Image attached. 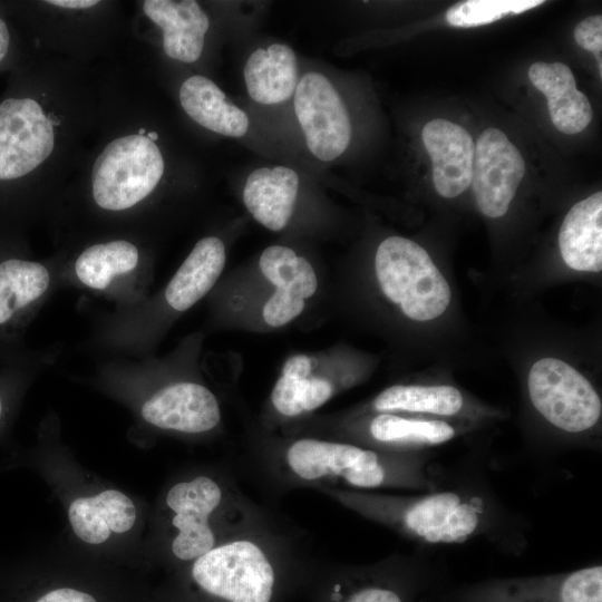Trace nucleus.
Instances as JSON below:
<instances>
[{
	"instance_id": "9",
	"label": "nucleus",
	"mask_w": 602,
	"mask_h": 602,
	"mask_svg": "<svg viewBox=\"0 0 602 602\" xmlns=\"http://www.w3.org/2000/svg\"><path fill=\"white\" fill-rule=\"evenodd\" d=\"M164 159L147 136L129 135L109 143L93 167L91 197L104 212L134 210L156 188Z\"/></svg>"
},
{
	"instance_id": "14",
	"label": "nucleus",
	"mask_w": 602,
	"mask_h": 602,
	"mask_svg": "<svg viewBox=\"0 0 602 602\" xmlns=\"http://www.w3.org/2000/svg\"><path fill=\"white\" fill-rule=\"evenodd\" d=\"M259 266L274 287L263 308V319L270 327L285 326L303 311L305 300L315 293V271L307 259L283 245L266 247Z\"/></svg>"
},
{
	"instance_id": "4",
	"label": "nucleus",
	"mask_w": 602,
	"mask_h": 602,
	"mask_svg": "<svg viewBox=\"0 0 602 602\" xmlns=\"http://www.w3.org/2000/svg\"><path fill=\"white\" fill-rule=\"evenodd\" d=\"M173 531L169 551L191 563L244 526L263 506L227 476L200 474L175 483L165 495Z\"/></svg>"
},
{
	"instance_id": "26",
	"label": "nucleus",
	"mask_w": 602,
	"mask_h": 602,
	"mask_svg": "<svg viewBox=\"0 0 602 602\" xmlns=\"http://www.w3.org/2000/svg\"><path fill=\"white\" fill-rule=\"evenodd\" d=\"M61 353V346L31 349L22 357L0 363V431L6 427L16 404L35 377L54 365Z\"/></svg>"
},
{
	"instance_id": "31",
	"label": "nucleus",
	"mask_w": 602,
	"mask_h": 602,
	"mask_svg": "<svg viewBox=\"0 0 602 602\" xmlns=\"http://www.w3.org/2000/svg\"><path fill=\"white\" fill-rule=\"evenodd\" d=\"M46 2L68 9H86L98 3V1L95 0H49Z\"/></svg>"
},
{
	"instance_id": "33",
	"label": "nucleus",
	"mask_w": 602,
	"mask_h": 602,
	"mask_svg": "<svg viewBox=\"0 0 602 602\" xmlns=\"http://www.w3.org/2000/svg\"><path fill=\"white\" fill-rule=\"evenodd\" d=\"M144 134H145V129L140 128L139 132H138V135L144 136Z\"/></svg>"
},
{
	"instance_id": "32",
	"label": "nucleus",
	"mask_w": 602,
	"mask_h": 602,
	"mask_svg": "<svg viewBox=\"0 0 602 602\" xmlns=\"http://www.w3.org/2000/svg\"><path fill=\"white\" fill-rule=\"evenodd\" d=\"M147 137L151 139V140H154V139H157L158 135L154 132H151L148 133Z\"/></svg>"
},
{
	"instance_id": "1",
	"label": "nucleus",
	"mask_w": 602,
	"mask_h": 602,
	"mask_svg": "<svg viewBox=\"0 0 602 602\" xmlns=\"http://www.w3.org/2000/svg\"><path fill=\"white\" fill-rule=\"evenodd\" d=\"M318 492L361 517L421 545L487 540L517 552L524 524L487 488L460 485L410 495L320 487Z\"/></svg>"
},
{
	"instance_id": "12",
	"label": "nucleus",
	"mask_w": 602,
	"mask_h": 602,
	"mask_svg": "<svg viewBox=\"0 0 602 602\" xmlns=\"http://www.w3.org/2000/svg\"><path fill=\"white\" fill-rule=\"evenodd\" d=\"M294 111L310 152L323 162L340 156L351 138V123L342 98L330 80L308 72L298 81Z\"/></svg>"
},
{
	"instance_id": "11",
	"label": "nucleus",
	"mask_w": 602,
	"mask_h": 602,
	"mask_svg": "<svg viewBox=\"0 0 602 602\" xmlns=\"http://www.w3.org/2000/svg\"><path fill=\"white\" fill-rule=\"evenodd\" d=\"M534 409L566 434H585L601 419L602 402L592 383L576 369L556 358H543L527 377Z\"/></svg>"
},
{
	"instance_id": "17",
	"label": "nucleus",
	"mask_w": 602,
	"mask_h": 602,
	"mask_svg": "<svg viewBox=\"0 0 602 602\" xmlns=\"http://www.w3.org/2000/svg\"><path fill=\"white\" fill-rule=\"evenodd\" d=\"M312 367V359L301 353L284 362L270 395L273 417L297 419L319 409L332 398L336 385L329 378L314 375Z\"/></svg>"
},
{
	"instance_id": "2",
	"label": "nucleus",
	"mask_w": 602,
	"mask_h": 602,
	"mask_svg": "<svg viewBox=\"0 0 602 602\" xmlns=\"http://www.w3.org/2000/svg\"><path fill=\"white\" fill-rule=\"evenodd\" d=\"M255 463L280 488L421 493L440 486L425 453L379 450L341 439L303 436L272 443Z\"/></svg>"
},
{
	"instance_id": "22",
	"label": "nucleus",
	"mask_w": 602,
	"mask_h": 602,
	"mask_svg": "<svg viewBox=\"0 0 602 602\" xmlns=\"http://www.w3.org/2000/svg\"><path fill=\"white\" fill-rule=\"evenodd\" d=\"M74 533L84 542L100 544L111 532L129 531L136 520L132 499L116 489H106L91 497L75 499L68 509Z\"/></svg>"
},
{
	"instance_id": "3",
	"label": "nucleus",
	"mask_w": 602,
	"mask_h": 602,
	"mask_svg": "<svg viewBox=\"0 0 602 602\" xmlns=\"http://www.w3.org/2000/svg\"><path fill=\"white\" fill-rule=\"evenodd\" d=\"M172 361L110 357L98 365L97 378L109 387L144 391L139 418L148 426L183 435H206L221 424L220 402L203 382L171 377Z\"/></svg>"
},
{
	"instance_id": "18",
	"label": "nucleus",
	"mask_w": 602,
	"mask_h": 602,
	"mask_svg": "<svg viewBox=\"0 0 602 602\" xmlns=\"http://www.w3.org/2000/svg\"><path fill=\"white\" fill-rule=\"evenodd\" d=\"M143 9L163 30V47L168 57L183 62L200 58L210 21L196 1L147 0Z\"/></svg>"
},
{
	"instance_id": "25",
	"label": "nucleus",
	"mask_w": 602,
	"mask_h": 602,
	"mask_svg": "<svg viewBox=\"0 0 602 602\" xmlns=\"http://www.w3.org/2000/svg\"><path fill=\"white\" fill-rule=\"evenodd\" d=\"M463 394L449 385H394L371 401L372 412H398L433 418L455 417L465 411Z\"/></svg>"
},
{
	"instance_id": "15",
	"label": "nucleus",
	"mask_w": 602,
	"mask_h": 602,
	"mask_svg": "<svg viewBox=\"0 0 602 602\" xmlns=\"http://www.w3.org/2000/svg\"><path fill=\"white\" fill-rule=\"evenodd\" d=\"M350 426L353 438L346 441L400 453H423L458 435L456 426L446 419L398 412H373L367 420Z\"/></svg>"
},
{
	"instance_id": "13",
	"label": "nucleus",
	"mask_w": 602,
	"mask_h": 602,
	"mask_svg": "<svg viewBox=\"0 0 602 602\" xmlns=\"http://www.w3.org/2000/svg\"><path fill=\"white\" fill-rule=\"evenodd\" d=\"M525 169L508 137L497 128L485 129L474 146L470 183L479 211L492 219L505 215Z\"/></svg>"
},
{
	"instance_id": "8",
	"label": "nucleus",
	"mask_w": 602,
	"mask_h": 602,
	"mask_svg": "<svg viewBox=\"0 0 602 602\" xmlns=\"http://www.w3.org/2000/svg\"><path fill=\"white\" fill-rule=\"evenodd\" d=\"M375 271L382 293L411 320L436 319L449 305L448 282L426 250L409 239H385L376 252Z\"/></svg>"
},
{
	"instance_id": "16",
	"label": "nucleus",
	"mask_w": 602,
	"mask_h": 602,
	"mask_svg": "<svg viewBox=\"0 0 602 602\" xmlns=\"http://www.w3.org/2000/svg\"><path fill=\"white\" fill-rule=\"evenodd\" d=\"M423 143L433 163V181L439 195L453 198L472 183L474 143L462 126L446 119L428 122Z\"/></svg>"
},
{
	"instance_id": "21",
	"label": "nucleus",
	"mask_w": 602,
	"mask_h": 602,
	"mask_svg": "<svg viewBox=\"0 0 602 602\" xmlns=\"http://www.w3.org/2000/svg\"><path fill=\"white\" fill-rule=\"evenodd\" d=\"M559 245L565 264L583 272L602 269V193L596 192L574 204L559 233Z\"/></svg>"
},
{
	"instance_id": "7",
	"label": "nucleus",
	"mask_w": 602,
	"mask_h": 602,
	"mask_svg": "<svg viewBox=\"0 0 602 602\" xmlns=\"http://www.w3.org/2000/svg\"><path fill=\"white\" fill-rule=\"evenodd\" d=\"M152 260L140 246L126 239H110L84 246L64 256L62 289L71 288L129 308L149 295Z\"/></svg>"
},
{
	"instance_id": "30",
	"label": "nucleus",
	"mask_w": 602,
	"mask_h": 602,
	"mask_svg": "<svg viewBox=\"0 0 602 602\" xmlns=\"http://www.w3.org/2000/svg\"><path fill=\"white\" fill-rule=\"evenodd\" d=\"M11 47V33L8 23L0 17V66L8 57Z\"/></svg>"
},
{
	"instance_id": "5",
	"label": "nucleus",
	"mask_w": 602,
	"mask_h": 602,
	"mask_svg": "<svg viewBox=\"0 0 602 602\" xmlns=\"http://www.w3.org/2000/svg\"><path fill=\"white\" fill-rule=\"evenodd\" d=\"M440 579L428 561L394 554L363 565L313 561L302 590L310 602H418Z\"/></svg>"
},
{
	"instance_id": "27",
	"label": "nucleus",
	"mask_w": 602,
	"mask_h": 602,
	"mask_svg": "<svg viewBox=\"0 0 602 602\" xmlns=\"http://www.w3.org/2000/svg\"><path fill=\"white\" fill-rule=\"evenodd\" d=\"M542 3V0H468L450 7L445 18L450 26L472 28L522 13Z\"/></svg>"
},
{
	"instance_id": "10",
	"label": "nucleus",
	"mask_w": 602,
	"mask_h": 602,
	"mask_svg": "<svg viewBox=\"0 0 602 602\" xmlns=\"http://www.w3.org/2000/svg\"><path fill=\"white\" fill-rule=\"evenodd\" d=\"M434 602H602V566L489 577L434 594Z\"/></svg>"
},
{
	"instance_id": "20",
	"label": "nucleus",
	"mask_w": 602,
	"mask_h": 602,
	"mask_svg": "<svg viewBox=\"0 0 602 602\" xmlns=\"http://www.w3.org/2000/svg\"><path fill=\"white\" fill-rule=\"evenodd\" d=\"M299 176L290 167H261L244 185L243 202L251 215L271 231H281L290 221L298 195Z\"/></svg>"
},
{
	"instance_id": "29",
	"label": "nucleus",
	"mask_w": 602,
	"mask_h": 602,
	"mask_svg": "<svg viewBox=\"0 0 602 602\" xmlns=\"http://www.w3.org/2000/svg\"><path fill=\"white\" fill-rule=\"evenodd\" d=\"M36 602H97L94 596L88 593L70 589L61 588L52 590L40 596Z\"/></svg>"
},
{
	"instance_id": "24",
	"label": "nucleus",
	"mask_w": 602,
	"mask_h": 602,
	"mask_svg": "<svg viewBox=\"0 0 602 602\" xmlns=\"http://www.w3.org/2000/svg\"><path fill=\"white\" fill-rule=\"evenodd\" d=\"M179 100L193 120L212 132L241 137L249 129L245 111L227 100L219 86L204 76L187 78L181 86Z\"/></svg>"
},
{
	"instance_id": "19",
	"label": "nucleus",
	"mask_w": 602,
	"mask_h": 602,
	"mask_svg": "<svg viewBox=\"0 0 602 602\" xmlns=\"http://www.w3.org/2000/svg\"><path fill=\"white\" fill-rule=\"evenodd\" d=\"M528 78L547 99L553 125L560 132L573 135L585 129L592 120L588 97L577 90L571 69L562 62L533 64Z\"/></svg>"
},
{
	"instance_id": "6",
	"label": "nucleus",
	"mask_w": 602,
	"mask_h": 602,
	"mask_svg": "<svg viewBox=\"0 0 602 602\" xmlns=\"http://www.w3.org/2000/svg\"><path fill=\"white\" fill-rule=\"evenodd\" d=\"M64 256L35 260L20 244L0 245V363L31 350L26 333L41 309L62 289Z\"/></svg>"
},
{
	"instance_id": "28",
	"label": "nucleus",
	"mask_w": 602,
	"mask_h": 602,
	"mask_svg": "<svg viewBox=\"0 0 602 602\" xmlns=\"http://www.w3.org/2000/svg\"><path fill=\"white\" fill-rule=\"evenodd\" d=\"M574 39L581 48L594 54L602 75V16H590L577 23Z\"/></svg>"
},
{
	"instance_id": "23",
	"label": "nucleus",
	"mask_w": 602,
	"mask_h": 602,
	"mask_svg": "<svg viewBox=\"0 0 602 602\" xmlns=\"http://www.w3.org/2000/svg\"><path fill=\"white\" fill-rule=\"evenodd\" d=\"M249 95L260 104L273 105L288 100L298 85V65L293 50L283 43L259 48L244 68Z\"/></svg>"
}]
</instances>
